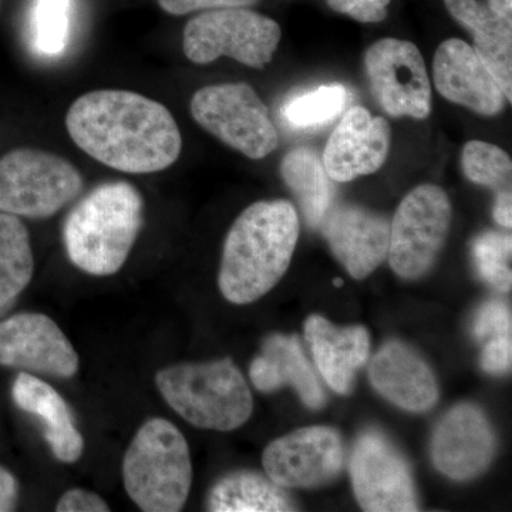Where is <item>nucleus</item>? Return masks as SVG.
<instances>
[{
	"mask_svg": "<svg viewBox=\"0 0 512 512\" xmlns=\"http://www.w3.org/2000/svg\"><path fill=\"white\" fill-rule=\"evenodd\" d=\"M66 127L84 153L128 174L163 171L183 150V137L170 110L126 90L83 94L67 111Z\"/></svg>",
	"mask_w": 512,
	"mask_h": 512,
	"instance_id": "f257e3e1",
	"label": "nucleus"
},
{
	"mask_svg": "<svg viewBox=\"0 0 512 512\" xmlns=\"http://www.w3.org/2000/svg\"><path fill=\"white\" fill-rule=\"evenodd\" d=\"M299 215L291 202L259 201L242 211L225 239L218 285L235 305L261 299L291 265Z\"/></svg>",
	"mask_w": 512,
	"mask_h": 512,
	"instance_id": "f03ea898",
	"label": "nucleus"
},
{
	"mask_svg": "<svg viewBox=\"0 0 512 512\" xmlns=\"http://www.w3.org/2000/svg\"><path fill=\"white\" fill-rule=\"evenodd\" d=\"M143 225V198L126 181L101 184L67 215V256L86 274L110 276L126 264Z\"/></svg>",
	"mask_w": 512,
	"mask_h": 512,
	"instance_id": "7ed1b4c3",
	"label": "nucleus"
},
{
	"mask_svg": "<svg viewBox=\"0 0 512 512\" xmlns=\"http://www.w3.org/2000/svg\"><path fill=\"white\" fill-rule=\"evenodd\" d=\"M156 384L171 409L198 429H239L254 412L251 390L231 359L165 367Z\"/></svg>",
	"mask_w": 512,
	"mask_h": 512,
	"instance_id": "20e7f679",
	"label": "nucleus"
},
{
	"mask_svg": "<svg viewBox=\"0 0 512 512\" xmlns=\"http://www.w3.org/2000/svg\"><path fill=\"white\" fill-rule=\"evenodd\" d=\"M123 481L141 511L183 510L192 484L190 447L183 433L160 417L147 420L127 448Z\"/></svg>",
	"mask_w": 512,
	"mask_h": 512,
	"instance_id": "39448f33",
	"label": "nucleus"
},
{
	"mask_svg": "<svg viewBox=\"0 0 512 512\" xmlns=\"http://www.w3.org/2000/svg\"><path fill=\"white\" fill-rule=\"evenodd\" d=\"M83 178L66 158L18 148L0 158V212L49 218L82 192Z\"/></svg>",
	"mask_w": 512,
	"mask_h": 512,
	"instance_id": "423d86ee",
	"label": "nucleus"
},
{
	"mask_svg": "<svg viewBox=\"0 0 512 512\" xmlns=\"http://www.w3.org/2000/svg\"><path fill=\"white\" fill-rule=\"evenodd\" d=\"M281 37V26L254 10L212 9L187 23L183 46L192 63L208 64L227 56L245 66L264 69Z\"/></svg>",
	"mask_w": 512,
	"mask_h": 512,
	"instance_id": "0eeeda50",
	"label": "nucleus"
},
{
	"mask_svg": "<svg viewBox=\"0 0 512 512\" xmlns=\"http://www.w3.org/2000/svg\"><path fill=\"white\" fill-rule=\"evenodd\" d=\"M191 114L208 133L251 160H262L278 147L268 107L247 83L202 87L192 96Z\"/></svg>",
	"mask_w": 512,
	"mask_h": 512,
	"instance_id": "6e6552de",
	"label": "nucleus"
},
{
	"mask_svg": "<svg viewBox=\"0 0 512 512\" xmlns=\"http://www.w3.org/2000/svg\"><path fill=\"white\" fill-rule=\"evenodd\" d=\"M451 202L443 188L421 184L400 202L390 224V266L400 278L416 279L430 271L446 244Z\"/></svg>",
	"mask_w": 512,
	"mask_h": 512,
	"instance_id": "1a4fd4ad",
	"label": "nucleus"
},
{
	"mask_svg": "<svg viewBox=\"0 0 512 512\" xmlns=\"http://www.w3.org/2000/svg\"><path fill=\"white\" fill-rule=\"evenodd\" d=\"M365 67L373 97L389 116L414 120L430 116V79L419 47L386 37L367 49Z\"/></svg>",
	"mask_w": 512,
	"mask_h": 512,
	"instance_id": "9d476101",
	"label": "nucleus"
},
{
	"mask_svg": "<svg viewBox=\"0 0 512 512\" xmlns=\"http://www.w3.org/2000/svg\"><path fill=\"white\" fill-rule=\"evenodd\" d=\"M350 476L363 510L419 511L410 468L383 434L367 431L357 439L350 460Z\"/></svg>",
	"mask_w": 512,
	"mask_h": 512,
	"instance_id": "9b49d317",
	"label": "nucleus"
},
{
	"mask_svg": "<svg viewBox=\"0 0 512 512\" xmlns=\"http://www.w3.org/2000/svg\"><path fill=\"white\" fill-rule=\"evenodd\" d=\"M0 366L30 375L72 379L80 359L55 320L28 312L0 322Z\"/></svg>",
	"mask_w": 512,
	"mask_h": 512,
	"instance_id": "f8f14e48",
	"label": "nucleus"
},
{
	"mask_svg": "<svg viewBox=\"0 0 512 512\" xmlns=\"http://www.w3.org/2000/svg\"><path fill=\"white\" fill-rule=\"evenodd\" d=\"M345 451L336 430L305 427L265 448L266 476L282 488H309L329 483L342 471Z\"/></svg>",
	"mask_w": 512,
	"mask_h": 512,
	"instance_id": "ddd939ff",
	"label": "nucleus"
},
{
	"mask_svg": "<svg viewBox=\"0 0 512 512\" xmlns=\"http://www.w3.org/2000/svg\"><path fill=\"white\" fill-rule=\"evenodd\" d=\"M392 147V128L362 106L346 111L326 143L322 163L335 183H349L375 174L386 163Z\"/></svg>",
	"mask_w": 512,
	"mask_h": 512,
	"instance_id": "4468645a",
	"label": "nucleus"
},
{
	"mask_svg": "<svg viewBox=\"0 0 512 512\" xmlns=\"http://www.w3.org/2000/svg\"><path fill=\"white\" fill-rule=\"evenodd\" d=\"M494 431L480 407L458 404L437 424L431 441L434 466L451 480L480 476L493 461Z\"/></svg>",
	"mask_w": 512,
	"mask_h": 512,
	"instance_id": "2eb2a0df",
	"label": "nucleus"
},
{
	"mask_svg": "<svg viewBox=\"0 0 512 512\" xmlns=\"http://www.w3.org/2000/svg\"><path fill=\"white\" fill-rule=\"evenodd\" d=\"M433 77L444 99L484 117L498 116L507 97L473 46L448 39L436 50Z\"/></svg>",
	"mask_w": 512,
	"mask_h": 512,
	"instance_id": "dca6fc26",
	"label": "nucleus"
},
{
	"mask_svg": "<svg viewBox=\"0 0 512 512\" xmlns=\"http://www.w3.org/2000/svg\"><path fill=\"white\" fill-rule=\"evenodd\" d=\"M336 259L355 279H365L387 258L390 224L357 205L330 207L319 225Z\"/></svg>",
	"mask_w": 512,
	"mask_h": 512,
	"instance_id": "f3484780",
	"label": "nucleus"
},
{
	"mask_svg": "<svg viewBox=\"0 0 512 512\" xmlns=\"http://www.w3.org/2000/svg\"><path fill=\"white\" fill-rule=\"evenodd\" d=\"M373 387L407 412H427L439 400L436 377L427 363L397 340L384 343L369 369Z\"/></svg>",
	"mask_w": 512,
	"mask_h": 512,
	"instance_id": "a211bd4d",
	"label": "nucleus"
},
{
	"mask_svg": "<svg viewBox=\"0 0 512 512\" xmlns=\"http://www.w3.org/2000/svg\"><path fill=\"white\" fill-rule=\"evenodd\" d=\"M305 336L320 375L333 392L348 394L357 370L369 359V332L363 326L338 328L328 319L312 315Z\"/></svg>",
	"mask_w": 512,
	"mask_h": 512,
	"instance_id": "6ab92c4d",
	"label": "nucleus"
},
{
	"mask_svg": "<svg viewBox=\"0 0 512 512\" xmlns=\"http://www.w3.org/2000/svg\"><path fill=\"white\" fill-rule=\"evenodd\" d=\"M13 402L23 412L42 421L53 456L62 463H76L83 456L84 439L74 424L69 404L55 387L30 373L20 372L12 387Z\"/></svg>",
	"mask_w": 512,
	"mask_h": 512,
	"instance_id": "aec40b11",
	"label": "nucleus"
},
{
	"mask_svg": "<svg viewBox=\"0 0 512 512\" xmlns=\"http://www.w3.org/2000/svg\"><path fill=\"white\" fill-rule=\"evenodd\" d=\"M249 377L259 392L272 393L289 384L311 409L325 404L322 386L295 335L269 336L261 355L252 360Z\"/></svg>",
	"mask_w": 512,
	"mask_h": 512,
	"instance_id": "412c9836",
	"label": "nucleus"
},
{
	"mask_svg": "<svg viewBox=\"0 0 512 512\" xmlns=\"http://www.w3.org/2000/svg\"><path fill=\"white\" fill-rule=\"evenodd\" d=\"M444 5L474 37V50L487 64L507 100H512V19L478 0H444Z\"/></svg>",
	"mask_w": 512,
	"mask_h": 512,
	"instance_id": "4be33fe9",
	"label": "nucleus"
},
{
	"mask_svg": "<svg viewBox=\"0 0 512 512\" xmlns=\"http://www.w3.org/2000/svg\"><path fill=\"white\" fill-rule=\"evenodd\" d=\"M281 175L298 200L306 224L319 227L335 198V181L326 173L322 158L312 148H295L282 160Z\"/></svg>",
	"mask_w": 512,
	"mask_h": 512,
	"instance_id": "5701e85b",
	"label": "nucleus"
},
{
	"mask_svg": "<svg viewBox=\"0 0 512 512\" xmlns=\"http://www.w3.org/2000/svg\"><path fill=\"white\" fill-rule=\"evenodd\" d=\"M208 510L214 512L295 511L284 488L268 476L237 471L222 477L208 495Z\"/></svg>",
	"mask_w": 512,
	"mask_h": 512,
	"instance_id": "b1692460",
	"label": "nucleus"
},
{
	"mask_svg": "<svg viewBox=\"0 0 512 512\" xmlns=\"http://www.w3.org/2000/svg\"><path fill=\"white\" fill-rule=\"evenodd\" d=\"M35 271L28 228L16 215L0 212V316L6 315Z\"/></svg>",
	"mask_w": 512,
	"mask_h": 512,
	"instance_id": "393cba45",
	"label": "nucleus"
},
{
	"mask_svg": "<svg viewBox=\"0 0 512 512\" xmlns=\"http://www.w3.org/2000/svg\"><path fill=\"white\" fill-rule=\"evenodd\" d=\"M72 0H33L29 16L30 42L40 56L63 55L72 33Z\"/></svg>",
	"mask_w": 512,
	"mask_h": 512,
	"instance_id": "a878e982",
	"label": "nucleus"
},
{
	"mask_svg": "<svg viewBox=\"0 0 512 512\" xmlns=\"http://www.w3.org/2000/svg\"><path fill=\"white\" fill-rule=\"evenodd\" d=\"M350 100L352 93L342 84L320 86L292 97L282 109V117L288 126L299 130L325 126L343 113Z\"/></svg>",
	"mask_w": 512,
	"mask_h": 512,
	"instance_id": "bb28decb",
	"label": "nucleus"
},
{
	"mask_svg": "<svg viewBox=\"0 0 512 512\" xmlns=\"http://www.w3.org/2000/svg\"><path fill=\"white\" fill-rule=\"evenodd\" d=\"M461 167L471 183L497 191H511V157L498 146L485 141H468L461 154Z\"/></svg>",
	"mask_w": 512,
	"mask_h": 512,
	"instance_id": "cd10ccee",
	"label": "nucleus"
},
{
	"mask_svg": "<svg viewBox=\"0 0 512 512\" xmlns=\"http://www.w3.org/2000/svg\"><path fill=\"white\" fill-rule=\"evenodd\" d=\"M511 252V235L500 232H484L473 242V258L481 278L501 292L511 289Z\"/></svg>",
	"mask_w": 512,
	"mask_h": 512,
	"instance_id": "c85d7f7f",
	"label": "nucleus"
},
{
	"mask_svg": "<svg viewBox=\"0 0 512 512\" xmlns=\"http://www.w3.org/2000/svg\"><path fill=\"white\" fill-rule=\"evenodd\" d=\"M511 311L503 302L485 303L474 319L473 332L477 340L487 342L495 338L511 336Z\"/></svg>",
	"mask_w": 512,
	"mask_h": 512,
	"instance_id": "c756f323",
	"label": "nucleus"
},
{
	"mask_svg": "<svg viewBox=\"0 0 512 512\" xmlns=\"http://www.w3.org/2000/svg\"><path fill=\"white\" fill-rule=\"evenodd\" d=\"M330 9L360 23H379L387 18L392 0H326Z\"/></svg>",
	"mask_w": 512,
	"mask_h": 512,
	"instance_id": "7c9ffc66",
	"label": "nucleus"
},
{
	"mask_svg": "<svg viewBox=\"0 0 512 512\" xmlns=\"http://www.w3.org/2000/svg\"><path fill=\"white\" fill-rule=\"evenodd\" d=\"M158 5L170 15L183 16L192 12L224 8H249L258 0H157Z\"/></svg>",
	"mask_w": 512,
	"mask_h": 512,
	"instance_id": "2f4dec72",
	"label": "nucleus"
},
{
	"mask_svg": "<svg viewBox=\"0 0 512 512\" xmlns=\"http://www.w3.org/2000/svg\"><path fill=\"white\" fill-rule=\"evenodd\" d=\"M512 363V338H495L484 342L481 366L491 375H503L510 372Z\"/></svg>",
	"mask_w": 512,
	"mask_h": 512,
	"instance_id": "473e14b6",
	"label": "nucleus"
},
{
	"mask_svg": "<svg viewBox=\"0 0 512 512\" xmlns=\"http://www.w3.org/2000/svg\"><path fill=\"white\" fill-rule=\"evenodd\" d=\"M56 511L106 512L110 511V508L99 494L82 490V488H73V490L66 491L60 497L59 503L56 505Z\"/></svg>",
	"mask_w": 512,
	"mask_h": 512,
	"instance_id": "72a5a7b5",
	"label": "nucleus"
},
{
	"mask_svg": "<svg viewBox=\"0 0 512 512\" xmlns=\"http://www.w3.org/2000/svg\"><path fill=\"white\" fill-rule=\"evenodd\" d=\"M18 497V480L9 470L0 467V512L15 510Z\"/></svg>",
	"mask_w": 512,
	"mask_h": 512,
	"instance_id": "f704fd0d",
	"label": "nucleus"
},
{
	"mask_svg": "<svg viewBox=\"0 0 512 512\" xmlns=\"http://www.w3.org/2000/svg\"><path fill=\"white\" fill-rule=\"evenodd\" d=\"M494 220L501 227L510 229L512 227V194L511 191H504L497 194L494 204Z\"/></svg>",
	"mask_w": 512,
	"mask_h": 512,
	"instance_id": "c9c22d12",
	"label": "nucleus"
},
{
	"mask_svg": "<svg viewBox=\"0 0 512 512\" xmlns=\"http://www.w3.org/2000/svg\"><path fill=\"white\" fill-rule=\"evenodd\" d=\"M487 5L490 6L494 12L500 13L505 18L512 19V0H487Z\"/></svg>",
	"mask_w": 512,
	"mask_h": 512,
	"instance_id": "e433bc0d",
	"label": "nucleus"
},
{
	"mask_svg": "<svg viewBox=\"0 0 512 512\" xmlns=\"http://www.w3.org/2000/svg\"><path fill=\"white\" fill-rule=\"evenodd\" d=\"M333 284L338 285V286L342 285L343 284L342 279H335V281H333Z\"/></svg>",
	"mask_w": 512,
	"mask_h": 512,
	"instance_id": "4c0bfd02",
	"label": "nucleus"
}]
</instances>
